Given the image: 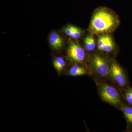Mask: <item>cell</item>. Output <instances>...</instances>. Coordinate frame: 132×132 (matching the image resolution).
Returning <instances> with one entry per match:
<instances>
[{
    "label": "cell",
    "mask_w": 132,
    "mask_h": 132,
    "mask_svg": "<svg viewBox=\"0 0 132 132\" xmlns=\"http://www.w3.org/2000/svg\"><path fill=\"white\" fill-rule=\"evenodd\" d=\"M85 48L87 51L92 52L96 47V43L94 35L90 34L87 36L84 40Z\"/></svg>",
    "instance_id": "8"
},
{
    "label": "cell",
    "mask_w": 132,
    "mask_h": 132,
    "mask_svg": "<svg viewBox=\"0 0 132 132\" xmlns=\"http://www.w3.org/2000/svg\"><path fill=\"white\" fill-rule=\"evenodd\" d=\"M50 44L54 49L59 50L61 49L64 45V41L58 33L53 32L50 34L49 37Z\"/></svg>",
    "instance_id": "7"
},
{
    "label": "cell",
    "mask_w": 132,
    "mask_h": 132,
    "mask_svg": "<svg viewBox=\"0 0 132 132\" xmlns=\"http://www.w3.org/2000/svg\"><path fill=\"white\" fill-rule=\"evenodd\" d=\"M97 46L100 51L110 53L114 50L115 43L110 34L99 35L97 40Z\"/></svg>",
    "instance_id": "6"
},
{
    "label": "cell",
    "mask_w": 132,
    "mask_h": 132,
    "mask_svg": "<svg viewBox=\"0 0 132 132\" xmlns=\"http://www.w3.org/2000/svg\"><path fill=\"white\" fill-rule=\"evenodd\" d=\"M125 100L127 102L132 106V88L128 87L125 92Z\"/></svg>",
    "instance_id": "12"
},
{
    "label": "cell",
    "mask_w": 132,
    "mask_h": 132,
    "mask_svg": "<svg viewBox=\"0 0 132 132\" xmlns=\"http://www.w3.org/2000/svg\"><path fill=\"white\" fill-rule=\"evenodd\" d=\"M67 54L69 60L75 64L82 63L85 58V50L79 44L73 41L69 45Z\"/></svg>",
    "instance_id": "5"
},
{
    "label": "cell",
    "mask_w": 132,
    "mask_h": 132,
    "mask_svg": "<svg viewBox=\"0 0 132 132\" xmlns=\"http://www.w3.org/2000/svg\"><path fill=\"white\" fill-rule=\"evenodd\" d=\"M75 27V26L69 25L65 28L63 31L66 35L71 37L73 33Z\"/></svg>",
    "instance_id": "14"
},
{
    "label": "cell",
    "mask_w": 132,
    "mask_h": 132,
    "mask_svg": "<svg viewBox=\"0 0 132 132\" xmlns=\"http://www.w3.org/2000/svg\"><path fill=\"white\" fill-rule=\"evenodd\" d=\"M87 73V72L84 67L77 64L72 66L68 72L69 74L72 76L84 75Z\"/></svg>",
    "instance_id": "9"
},
{
    "label": "cell",
    "mask_w": 132,
    "mask_h": 132,
    "mask_svg": "<svg viewBox=\"0 0 132 132\" xmlns=\"http://www.w3.org/2000/svg\"><path fill=\"white\" fill-rule=\"evenodd\" d=\"M53 65L57 71L60 72L62 70L65 65V62L62 57H58L54 61Z\"/></svg>",
    "instance_id": "11"
},
{
    "label": "cell",
    "mask_w": 132,
    "mask_h": 132,
    "mask_svg": "<svg viewBox=\"0 0 132 132\" xmlns=\"http://www.w3.org/2000/svg\"><path fill=\"white\" fill-rule=\"evenodd\" d=\"M123 114L127 124L128 129L132 127V106H125L122 108Z\"/></svg>",
    "instance_id": "10"
},
{
    "label": "cell",
    "mask_w": 132,
    "mask_h": 132,
    "mask_svg": "<svg viewBox=\"0 0 132 132\" xmlns=\"http://www.w3.org/2000/svg\"><path fill=\"white\" fill-rule=\"evenodd\" d=\"M113 80L121 87H125L128 85L126 75L121 67L115 61L110 64L109 74Z\"/></svg>",
    "instance_id": "4"
},
{
    "label": "cell",
    "mask_w": 132,
    "mask_h": 132,
    "mask_svg": "<svg viewBox=\"0 0 132 132\" xmlns=\"http://www.w3.org/2000/svg\"><path fill=\"white\" fill-rule=\"evenodd\" d=\"M100 94L102 99L109 104L117 106L121 103V97L118 91L111 85L106 83L101 84Z\"/></svg>",
    "instance_id": "2"
},
{
    "label": "cell",
    "mask_w": 132,
    "mask_h": 132,
    "mask_svg": "<svg viewBox=\"0 0 132 132\" xmlns=\"http://www.w3.org/2000/svg\"><path fill=\"white\" fill-rule=\"evenodd\" d=\"M120 23L119 16L112 10L100 7L94 11L88 31L94 35L110 34L116 30Z\"/></svg>",
    "instance_id": "1"
},
{
    "label": "cell",
    "mask_w": 132,
    "mask_h": 132,
    "mask_svg": "<svg viewBox=\"0 0 132 132\" xmlns=\"http://www.w3.org/2000/svg\"><path fill=\"white\" fill-rule=\"evenodd\" d=\"M83 34V32L82 29L75 26L74 30L71 38L76 39H78L82 36Z\"/></svg>",
    "instance_id": "13"
},
{
    "label": "cell",
    "mask_w": 132,
    "mask_h": 132,
    "mask_svg": "<svg viewBox=\"0 0 132 132\" xmlns=\"http://www.w3.org/2000/svg\"><path fill=\"white\" fill-rule=\"evenodd\" d=\"M91 65L97 74L105 77L109 74L110 64L106 58L100 55L95 54L92 57Z\"/></svg>",
    "instance_id": "3"
}]
</instances>
